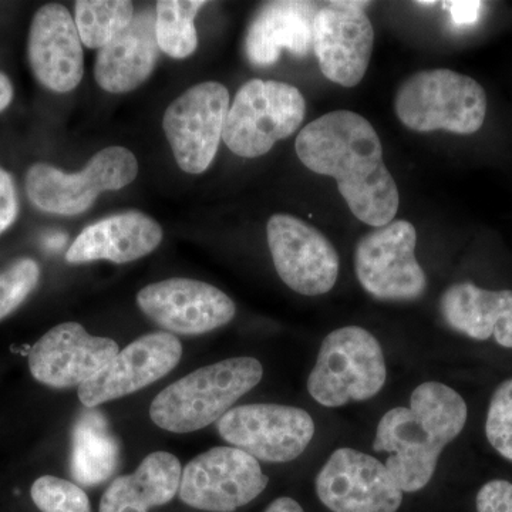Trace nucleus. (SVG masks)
I'll use <instances>...</instances> for the list:
<instances>
[{
  "instance_id": "f257e3e1",
  "label": "nucleus",
  "mask_w": 512,
  "mask_h": 512,
  "mask_svg": "<svg viewBox=\"0 0 512 512\" xmlns=\"http://www.w3.org/2000/svg\"><path fill=\"white\" fill-rule=\"evenodd\" d=\"M295 148L309 170L335 178L357 220L375 228L394 220L399 188L384 164L375 127L365 117L349 110L330 111L303 128Z\"/></svg>"
},
{
  "instance_id": "f03ea898",
  "label": "nucleus",
  "mask_w": 512,
  "mask_h": 512,
  "mask_svg": "<svg viewBox=\"0 0 512 512\" xmlns=\"http://www.w3.org/2000/svg\"><path fill=\"white\" fill-rule=\"evenodd\" d=\"M467 403L440 382L417 386L409 407H394L377 424L373 448L389 454L386 467L403 493L430 483L444 448L466 427Z\"/></svg>"
},
{
  "instance_id": "7ed1b4c3",
  "label": "nucleus",
  "mask_w": 512,
  "mask_h": 512,
  "mask_svg": "<svg viewBox=\"0 0 512 512\" xmlns=\"http://www.w3.org/2000/svg\"><path fill=\"white\" fill-rule=\"evenodd\" d=\"M264 367L254 357H232L201 367L165 387L150 406L160 429L192 433L221 419L261 382Z\"/></svg>"
},
{
  "instance_id": "20e7f679",
  "label": "nucleus",
  "mask_w": 512,
  "mask_h": 512,
  "mask_svg": "<svg viewBox=\"0 0 512 512\" xmlns=\"http://www.w3.org/2000/svg\"><path fill=\"white\" fill-rule=\"evenodd\" d=\"M397 119L417 133L446 130L470 136L483 127L487 94L476 80L453 70H426L400 86Z\"/></svg>"
},
{
  "instance_id": "39448f33",
  "label": "nucleus",
  "mask_w": 512,
  "mask_h": 512,
  "mask_svg": "<svg viewBox=\"0 0 512 512\" xmlns=\"http://www.w3.org/2000/svg\"><path fill=\"white\" fill-rule=\"evenodd\" d=\"M387 379L379 340L359 326L333 330L320 345L308 392L320 406H346L377 396Z\"/></svg>"
},
{
  "instance_id": "423d86ee",
  "label": "nucleus",
  "mask_w": 512,
  "mask_h": 512,
  "mask_svg": "<svg viewBox=\"0 0 512 512\" xmlns=\"http://www.w3.org/2000/svg\"><path fill=\"white\" fill-rule=\"evenodd\" d=\"M306 101L295 86L249 80L229 107L222 140L239 157L265 156L305 120Z\"/></svg>"
},
{
  "instance_id": "0eeeda50",
  "label": "nucleus",
  "mask_w": 512,
  "mask_h": 512,
  "mask_svg": "<svg viewBox=\"0 0 512 512\" xmlns=\"http://www.w3.org/2000/svg\"><path fill=\"white\" fill-rule=\"evenodd\" d=\"M137 174V158L130 150L107 147L76 174L63 173L49 164H33L26 174V194L47 214H83L101 192L121 190L133 183Z\"/></svg>"
},
{
  "instance_id": "6e6552de",
  "label": "nucleus",
  "mask_w": 512,
  "mask_h": 512,
  "mask_svg": "<svg viewBox=\"0 0 512 512\" xmlns=\"http://www.w3.org/2000/svg\"><path fill=\"white\" fill-rule=\"evenodd\" d=\"M417 232L412 222L392 221L360 239L355 271L360 285L380 301H414L427 288L416 259Z\"/></svg>"
},
{
  "instance_id": "1a4fd4ad",
  "label": "nucleus",
  "mask_w": 512,
  "mask_h": 512,
  "mask_svg": "<svg viewBox=\"0 0 512 512\" xmlns=\"http://www.w3.org/2000/svg\"><path fill=\"white\" fill-rule=\"evenodd\" d=\"M222 439L265 463H289L302 456L315 436V421L299 407L245 404L217 421Z\"/></svg>"
},
{
  "instance_id": "9d476101",
  "label": "nucleus",
  "mask_w": 512,
  "mask_h": 512,
  "mask_svg": "<svg viewBox=\"0 0 512 512\" xmlns=\"http://www.w3.org/2000/svg\"><path fill=\"white\" fill-rule=\"evenodd\" d=\"M268 483L256 458L239 448L215 447L185 466L178 495L195 510L234 512L264 493Z\"/></svg>"
},
{
  "instance_id": "9b49d317",
  "label": "nucleus",
  "mask_w": 512,
  "mask_h": 512,
  "mask_svg": "<svg viewBox=\"0 0 512 512\" xmlns=\"http://www.w3.org/2000/svg\"><path fill=\"white\" fill-rule=\"evenodd\" d=\"M229 93L221 83L192 86L168 106L163 128L178 167L188 174L208 170L224 134Z\"/></svg>"
},
{
  "instance_id": "f8f14e48",
  "label": "nucleus",
  "mask_w": 512,
  "mask_h": 512,
  "mask_svg": "<svg viewBox=\"0 0 512 512\" xmlns=\"http://www.w3.org/2000/svg\"><path fill=\"white\" fill-rule=\"evenodd\" d=\"M315 488L332 512H397L403 503L402 488L386 464L355 448L333 451Z\"/></svg>"
},
{
  "instance_id": "ddd939ff",
  "label": "nucleus",
  "mask_w": 512,
  "mask_h": 512,
  "mask_svg": "<svg viewBox=\"0 0 512 512\" xmlns=\"http://www.w3.org/2000/svg\"><path fill=\"white\" fill-rule=\"evenodd\" d=\"M268 245L279 278L305 296L332 291L339 276V255L322 232L288 214L272 215Z\"/></svg>"
},
{
  "instance_id": "4468645a",
  "label": "nucleus",
  "mask_w": 512,
  "mask_h": 512,
  "mask_svg": "<svg viewBox=\"0 0 512 512\" xmlns=\"http://www.w3.org/2000/svg\"><path fill=\"white\" fill-rule=\"evenodd\" d=\"M369 2H330L313 25V52L323 76L343 87L362 82L375 45V30L365 13Z\"/></svg>"
},
{
  "instance_id": "2eb2a0df",
  "label": "nucleus",
  "mask_w": 512,
  "mask_h": 512,
  "mask_svg": "<svg viewBox=\"0 0 512 512\" xmlns=\"http://www.w3.org/2000/svg\"><path fill=\"white\" fill-rule=\"evenodd\" d=\"M137 303L158 326L178 335H204L228 325L237 313L227 293L195 279L148 285L138 292Z\"/></svg>"
},
{
  "instance_id": "dca6fc26",
  "label": "nucleus",
  "mask_w": 512,
  "mask_h": 512,
  "mask_svg": "<svg viewBox=\"0 0 512 512\" xmlns=\"http://www.w3.org/2000/svg\"><path fill=\"white\" fill-rule=\"evenodd\" d=\"M183 346L170 332L141 336L119 350L89 382L79 387V399L89 409L138 392L167 376L180 363Z\"/></svg>"
},
{
  "instance_id": "f3484780",
  "label": "nucleus",
  "mask_w": 512,
  "mask_h": 512,
  "mask_svg": "<svg viewBox=\"0 0 512 512\" xmlns=\"http://www.w3.org/2000/svg\"><path fill=\"white\" fill-rule=\"evenodd\" d=\"M117 353L114 340L89 335L80 323H60L30 349L29 369L37 382L53 389L80 387Z\"/></svg>"
},
{
  "instance_id": "a211bd4d",
  "label": "nucleus",
  "mask_w": 512,
  "mask_h": 512,
  "mask_svg": "<svg viewBox=\"0 0 512 512\" xmlns=\"http://www.w3.org/2000/svg\"><path fill=\"white\" fill-rule=\"evenodd\" d=\"M82 45L67 8L49 3L37 10L30 25L28 56L39 83L56 93L76 89L84 74Z\"/></svg>"
},
{
  "instance_id": "6ab92c4d",
  "label": "nucleus",
  "mask_w": 512,
  "mask_h": 512,
  "mask_svg": "<svg viewBox=\"0 0 512 512\" xmlns=\"http://www.w3.org/2000/svg\"><path fill=\"white\" fill-rule=\"evenodd\" d=\"M318 3L275 0L262 6L249 25L245 50L249 62L266 67L278 62L282 50L303 57L313 49Z\"/></svg>"
},
{
  "instance_id": "aec40b11",
  "label": "nucleus",
  "mask_w": 512,
  "mask_h": 512,
  "mask_svg": "<svg viewBox=\"0 0 512 512\" xmlns=\"http://www.w3.org/2000/svg\"><path fill=\"white\" fill-rule=\"evenodd\" d=\"M163 241V228L140 211L121 212L89 225L66 254L69 264L106 261L127 264L143 258Z\"/></svg>"
},
{
  "instance_id": "412c9836",
  "label": "nucleus",
  "mask_w": 512,
  "mask_h": 512,
  "mask_svg": "<svg viewBox=\"0 0 512 512\" xmlns=\"http://www.w3.org/2000/svg\"><path fill=\"white\" fill-rule=\"evenodd\" d=\"M157 57L156 10L147 8L136 13L130 26L100 49L94 77L106 92L128 93L151 76Z\"/></svg>"
},
{
  "instance_id": "4be33fe9",
  "label": "nucleus",
  "mask_w": 512,
  "mask_h": 512,
  "mask_svg": "<svg viewBox=\"0 0 512 512\" xmlns=\"http://www.w3.org/2000/svg\"><path fill=\"white\" fill-rule=\"evenodd\" d=\"M440 311L448 326L474 340L494 338L512 349V291H488L471 282L450 286L441 296Z\"/></svg>"
},
{
  "instance_id": "5701e85b",
  "label": "nucleus",
  "mask_w": 512,
  "mask_h": 512,
  "mask_svg": "<svg viewBox=\"0 0 512 512\" xmlns=\"http://www.w3.org/2000/svg\"><path fill=\"white\" fill-rule=\"evenodd\" d=\"M183 468L178 458L156 451L133 474L116 478L104 491L100 512H150L173 501L180 490Z\"/></svg>"
},
{
  "instance_id": "b1692460",
  "label": "nucleus",
  "mask_w": 512,
  "mask_h": 512,
  "mask_svg": "<svg viewBox=\"0 0 512 512\" xmlns=\"http://www.w3.org/2000/svg\"><path fill=\"white\" fill-rule=\"evenodd\" d=\"M119 443L109 421L100 412L89 410L73 429L72 477L84 487H96L109 480L119 464Z\"/></svg>"
},
{
  "instance_id": "393cba45",
  "label": "nucleus",
  "mask_w": 512,
  "mask_h": 512,
  "mask_svg": "<svg viewBox=\"0 0 512 512\" xmlns=\"http://www.w3.org/2000/svg\"><path fill=\"white\" fill-rule=\"evenodd\" d=\"M204 0H160L156 5L158 49L173 59H185L198 46L194 20Z\"/></svg>"
},
{
  "instance_id": "a878e982",
  "label": "nucleus",
  "mask_w": 512,
  "mask_h": 512,
  "mask_svg": "<svg viewBox=\"0 0 512 512\" xmlns=\"http://www.w3.org/2000/svg\"><path fill=\"white\" fill-rule=\"evenodd\" d=\"M74 10L83 45L99 50L127 29L136 15L133 2L128 0H80Z\"/></svg>"
},
{
  "instance_id": "bb28decb",
  "label": "nucleus",
  "mask_w": 512,
  "mask_h": 512,
  "mask_svg": "<svg viewBox=\"0 0 512 512\" xmlns=\"http://www.w3.org/2000/svg\"><path fill=\"white\" fill-rule=\"evenodd\" d=\"M42 512H92L89 497L79 485L53 476L37 478L30 490Z\"/></svg>"
},
{
  "instance_id": "cd10ccee",
  "label": "nucleus",
  "mask_w": 512,
  "mask_h": 512,
  "mask_svg": "<svg viewBox=\"0 0 512 512\" xmlns=\"http://www.w3.org/2000/svg\"><path fill=\"white\" fill-rule=\"evenodd\" d=\"M488 443L512 463V379L495 389L485 421Z\"/></svg>"
},
{
  "instance_id": "c85d7f7f",
  "label": "nucleus",
  "mask_w": 512,
  "mask_h": 512,
  "mask_svg": "<svg viewBox=\"0 0 512 512\" xmlns=\"http://www.w3.org/2000/svg\"><path fill=\"white\" fill-rule=\"evenodd\" d=\"M40 268L36 261L23 258L0 272V320L16 311L39 284Z\"/></svg>"
},
{
  "instance_id": "c756f323",
  "label": "nucleus",
  "mask_w": 512,
  "mask_h": 512,
  "mask_svg": "<svg viewBox=\"0 0 512 512\" xmlns=\"http://www.w3.org/2000/svg\"><path fill=\"white\" fill-rule=\"evenodd\" d=\"M477 512H512V484L493 480L484 484L477 494Z\"/></svg>"
},
{
  "instance_id": "7c9ffc66",
  "label": "nucleus",
  "mask_w": 512,
  "mask_h": 512,
  "mask_svg": "<svg viewBox=\"0 0 512 512\" xmlns=\"http://www.w3.org/2000/svg\"><path fill=\"white\" fill-rule=\"evenodd\" d=\"M19 215V197L15 180L0 167V235L12 227Z\"/></svg>"
},
{
  "instance_id": "2f4dec72",
  "label": "nucleus",
  "mask_w": 512,
  "mask_h": 512,
  "mask_svg": "<svg viewBox=\"0 0 512 512\" xmlns=\"http://www.w3.org/2000/svg\"><path fill=\"white\" fill-rule=\"evenodd\" d=\"M443 6L450 10L451 18L456 25L467 26L477 22L483 3L457 0V2H444Z\"/></svg>"
},
{
  "instance_id": "473e14b6",
  "label": "nucleus",
  "mask_w": 512,
  "mask_h": 512,
  "mask_svg": "<svg viewBox=\"0 0 512 512\" xmlns=\"http://www.w3.org/2000/svg\"><path fill=\"white\" fill-rule=\"evenodd\" d=\"M265 512H305L301 504L296 503L293 498L281 497L276 498L274 503L269 504Z\"/></svg>"
},
{
  "instance_id": "72a5a7b5",
  "label": "nucleus",
  "mask_w": 512,
  "mask_h": 512,
  "mask_svg": "<svg viewBox=\"0 0 512 512\" xmlns=\"http://www.w3.org/2000/svg\"><path fill=\"white\" fill-rule=\"evenodd\" d=\"M13 100V84L5 73L0 72V113L10 106Z\"/></svg>"
},
{
  "instance_id": "f704fd0d",
  "label": "nucleus",
  "mask_w": 512,
  "mask_h": 512,
  "mask_svg": "<svg viewBox=\"0 0 512 512\" xmlns=\"http://www.w3.org/2000/svg\"><path fill=\"white\" fill-rule=\"evenodd\" d=\"M417 5H421V6H424V5L434 6V5H436V2H417Z\"/></svg>"
}]
</instances>
